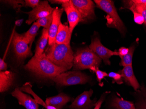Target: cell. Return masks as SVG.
I'll return each instance as SVG.
<instances>
[{
  "instance_id": "cell-4",
  "label": "cell",
  "mask_w": 146,
  "mask_h": 109,
  "mask_svg": "<svg viewBox=\"0 0 146 109\" xmlns=\"http://www.w3.org/2000/svg\"><path fill=\"white\" fill-rule=\"evenodd\" d=\"M94 2L99 9L107 14V27L117 29L121 34L124 33L125 27L117 13L113 1L111 0H95Z\"/></svg>"
},
{
  "instance_id": "cell-28",
  "label": "cell",
  "mask_w": 146,
  "mask_h": 109,
  "mask_svg": "<svg viewBox=\"0 0 146 109\" xmlns=\"http://www.w3.org/2000/svg\"><path fill=\"white\" fill-rule=\"evenodd\" d=\"M132 12L134 15V21L135 23L139 24L144 23V18L141 14L135 11H132Z\"/></svg>"
},
{
  "instance_id": "cell-23",
  "label": "cell",
  "mask_w": 146,
  "mask_h": 109,
  "mask_svg": "<svg viewBox=\"0 0 146 109\" xmlns=\"http://www.w3.org/2000/svg\"><path fill=\"white\" fill-rule=\"evenodd\" d=\"M53 19L52 13L48 16L41 18L36 21L37 23L40 26L43 27V28L49 29L51 25Z\"/></svg>"
},
{
  "instance_id": "cell-27",
  "label": "cell",
  "mask_w": 146,
  "mask_h": 109,
  "mask_svg": "<svg viewBox=\"0 0 146 109\" xmlns=\"http://www.w3.org/2000/svg\"><path fill=\"white\" fill-rule=\"evenodd\" d=\"M108 77L112 78L115 81V82H116L118 84H121L123 83L122 80L123 77L119 73L110 72L108 74Z\"/></svg>"
},
{
  "instance_id": "cell-9",
  "label": "cell",
  "mask_w": 146,
  "mask_h": 109,
  "mask_svg": "<svg viewBox=\"0 0 146 109\" xmlns=\"http://www.w3.org/2000/svg\"><path fill=\"white\" fill-rule=\"evenodd\" d=\"M89 48L94 52L97 55L103 60L106 65H110L111 63L110 58L113 55H118V51H112L104 46L98 37H96L92 40Z\"/></svg>"
},
{
  "instance_id": "cell-22",
  "label": "cell",
  "mask_w": 146,
  "mask_h": 109,
  "mask_svg": "<svg viewBox=\"0 0 146 109\" xmlns=\"http://www.w3.org/2000/svg\"><path fill=\"white\" fill-rule=\"evenodd\" d=\"M135 49V47L134 46H131L129 48V52L127 55L120 57L121 59L120 65L124 67L132 65L133 56Z\"/></svg>"
},
{
  "instance_id": "cell-33",
  "label": "cell",
  "mask_w": 146,
  "mask_h": 109,
  "mask_svg": "<svg viewBox=\"0 0 146 109\" xmlns=\"http://www.w3.org/2000/svg\"><path fill=\"white\" fill-rule=\"evenodd\" d=\"M7 64L4 61V59H0V71H4L7 69Z\"/></svg>"
},
{
  "instance_id": "cell-21",
  "label": "cell",
  "mask_w": 146,
  "mask_h": 109,
  "mask_svg": "<svg viewBox=\"0 0 146 109\" xmlns=\"http://www.w3.org/2000/svg\"><path fill=\"white\" fill-rule=\"evenodd\" d=\"M111 106L115 109H136L133 103L117 97L112 100Z\"/></svg>"
},
{
  "instance_id": "cell-8",
  "label": "cell",
  "mask_w": 146,
  "mask_h": 109,
  "mask_svg": "<svg viewBox=\"0 0 146 109\" xmlns=\"http://www.w3.org/2000/svg\"><path fill=\"white\" fill-rule=\"evenodd\" d=\"M54 9L49 5L48 1H41L36 8L33 9L31 11L25 12L29 15L28 18L25 22L30 25L39 19L51 14Z\"/></svg>"
},
{
  "instance_id": "cell-3",
  "label": "cell",
  "mask_w": 146,
  "mask_h": 109,
  "mask_svg": "<svg viewBox=\"0 0 146 109\" xmlns=\"http://www.w3.org/2000/svg\"><path fill=\"white\" fill-rule=\"evenodd\" d=\"M74 55L73 68L74 70L98 68L102 62V59L88 47L78 49Z\"/></svg>"
},
{
  "instance_id": "cell-35",
  "label": "cell",
  "mask_w": 146,
  "mask_h": 109,
  "mask_svg": "<svg viewBox=\"0 0 146 109\" xmlns=\"http://www.w3.org/2000/svg\"><path fill=\"white\" fill-rule=\"evenodd\" d=\"M137 109H146V101H143L139 104Z\"/></svg>"
},
{
  "instance_id": "cell-5",
  "label": "cell",
  "mask_w": 146,
  "mask_h": 109,
  "mask_svg": "<svg viewBox=\"0 0 146 109\" xmlns=\"http://www.w3.org/2000/svg\"><path fill=\"white\" fill-rule=\"evenodd\" d=\"M51 79L57 85L68 86L85 84L90 77L80 71H74L62 73Z\"/></svg>"
},
{
  "instance_id": "cell-10",
  "label": "cell",
  "mask_w": 146,
  "mask_h": 109,
  "mask_svg": "<svg viewBox=\"0 0 146 109\" xmlns=\"http://www.w3.org/2000/svg\"><path fill=\"white\" fill-rule=\"evenodd\" d=\"M62 7L67 14L70 31L72 34L73 30L78 24L82 22V16L72 4L71 0H67L62 4Z\"/></svg>"
},
{
  "instance_id": "cell-11",
  "label": "cell",
  "mask_w": 146,
  "mask_h": 109,
  "mask_svg": "<svg viewBox=\"0 0 146 109\" xmlns=\"http://www.w3.org/2000/svg\"><path fill=\"white\" fill-rule=\"evenodd\" d=\"M93 91L90 89L79 95L69 108L71 109H88L96 105L95 101L90 99Z\"/></svg>"
},
{
  "instance_id": "cell-36",
  "label": "cell",
  "mask_w": 146,
  "mask_h": 109,
  "mask_svg": "<svg viewBox=\"0 0 146 109\" xmlns=\"http://www.w3.org/2000/svg\"><path fill=\"white\" fill-rule=\"evenodd\" d=\"M23 19L19 20L16 21V22H15V24H16V25H17V26H20V25H21V24H22V23H23Z\"/></svg>"
},
{
  "instance_id": "cell-13",
  "label": "cell",
  "mask_w": 146,
  "mask_h": 109,
  "mask_svg": "<svg viewBox=\"0 0 146 109\" xmlns=\"http://www.w3.org/2000/svg\"><path fill=\"white\" fill-rule=\"evenodd\" d=\"M11 95L18 100L20 105H23L26 109H38L39 105L35 99L23 93L19 88H15L11 92Z\"/></svg>"
},
{
  "instance_id": "cell-18",
  "label": "cell",
  "mask_w": 146,
  "mask_h": 109,
  "mask_svg": "<svg viewBox=\"0 0 146 109\" xmlns=\"http://www.w3.org/2000/svg\"><path fill=\"white\" fill-rule=\"evenodd\" d=\"M49 29L43 28L40 38L37 43L34 56L39 57L43 54L46 46L49 43Z\"/></svg>"
},
{
  "instance_id": "cell-24",
  "label": "cell",
  "mask_w": 146,
  "mask_h": 109,
  "mask_svg": "<svg viewBox=\"0 0 146 109\" xmlns=\"http://www.w3.org/2000/svg\"><path fill=\"white\" fill-rule=\"evenodd\" d=\"M129 9L131 11H135L142 15L144 18V23L146 25V8L140 6L128 3Z\"/></svg>"
},
{
  "instance_id": "cell-29",
  "label": "cell",
  "mask_w": 146,
  "mask_h": 109,
  "mask_svg": "<svg viewBox=\"0 0 146 109\" xmlns=\"http://www.w3.org/2000/svg\"><path fill=\"white\" fill-rule=\"evenodd\" d=\"M25 7H31L33 9L36 8V7L40 2L39 0H25Z\"/></svg>"
},
{
  "instance_id": "cell-14",
  "label": "cell",
  "mask_w": 146,
  "mask_h": 109,
  "mask_svg": "<svg viewBox=\"0 0 146 109\" xmlns=\"http://www.w3.org/2000/svg\"><path fill=\"white\" fill-rule=\"evenodd\" d=\"M119 73L125 82L132 86L135 91H137L140 88V84L134 75L132 65L125 66Z\"/></svg>"
},
{
  "instance_id": "cell-26",
  "label": "cell",
  "mask_w": 146,
  "mask_h": 109,
  "mask_svg": "<svg viewBox=\"0 0 146 109\" xmlns=\"http://www.w3.org/2000/svg\"><path fill=\"white\" fill-rule=\"evenodd\" d=\"M91 70L95 72L96 75L97 79L100 83L105 77H108V74L106 72L99 70L98 68H93Z\"/></svg>"
},
{
  "instance_id": "cell-34",
  "label": "cell",
  "mask_w": 146,
  "mask_h": 109,
  "mask_svg": "<svg viewBox=\"0 0 146 109\" xmlns=\"http://www.w3.org/2000/svg\"><path fill=\"white\" fill-rule=\"evenodd\" d=\"M66 1L67 0H52V1H49L52 4H60L62 5L63 3L66 2Z\"/></svg>"
},
{
  "instance_id": "cell-17",
  "label": "cell",
  "mask_w": 146,
  "mask_h": 109,
  "mask_svg": "<svg viewBox=\"0 0 146 109\" xmlns=\"http://www.w3.org/2000/svg\"><path fill=\"white\" fill-rule=\"evenodd\" d=\"M71 98L66 94L61 93L57 96L49 97L46 99V104L50 106L61 109L64 105L70 101Z\"/></svg>"
},
{
  "instance_id": "cell-30",
  "label": "cell",
  "mask_w": 146,
  "mask_h": 109,
  "mask_svg": "<svg viewBox=\"0 0 146 109\" xmlns=\"http://www.w3.org/2000/svg\"><path fill=\"white\" fill-rule=\"evenodd\" d=\"M128 2L129 4L146 8V0H132L129 1Z\"/></svg>"
},
{
  "instance_id": "cell-7",
  "label": "cell",
  "mask_w": 146,
  "mask_h": 109,
  "mask_svg": "<svg viewBox=\"0 0 146 109\" xmlns=\"http://www.w3.org/2000/svg\"><path fill=\"white\" fill-rule=\"evenodd\" d=\"M72 4L82 16V22H86L96 17L95 5L91 0H71Z\"/></svg>"
},
{
  "instance_id": "cell-20",
  "label": "cell",
  "mask_w": 146,
  "mask_h": 109,
  "mask_svg": "<svg viewBox=\"0 0 146 109\" xmlns=\"http://www.w3.org/2000/svg\"><path fill=\"white\" fill-rule=\"evenodd\" d=\"M40 27V26L36 22H34L30 28L26 32L23 34V36L25 40L28 44H29L30 48H31L32 44L38 32Z\"/></svg>"
},
{
  "instance_id": "cell-2",
  "label": "cell",
  "mask_w": 146,
  "mask_h": 109,
  "mask_svg": "<svg viewBox=\"0 0 146 109\" xmlns=\"http://www.w3.org/2000/svg\"><path fill=\"white\" fill-rule=\"evenodd\" d=\"M46 55L52 63L68 71L73 67L74 54L70 45L58 44L50 46Z\"/></svg>"
},
{
  "instance_id": "cell-19",
  "label": "cell",
  "mask_w": 146,
  "mask_h": 109,
  "mask_svg": "<svg viewBox=\"0 0 146 109\" xmlns=\"http://www.w3.org/2000/svg\"><path fill=\"white\" fill-rule=\"evenodd\" d=\"M32 85L30 83H26L25 84L23 85V87L20 88V90L23 92L29 93L33 95L34 97V99L36 100V101L37 102L38 104H40L42 105L43 107H45L46 109H61L60 108H57V107H54V106H50L46 104V102L43 101L42 99H41L40 97H38L37 95L33 92L32 90Z\"/></svg>"
},
{
  "instance_id": "cell-16",
  "label": "cell",
  "mask_w": 146,
  "mask_h": 109,
  "mask_svg": "<svg viewBox=\"0 0 146 109\" xmlns=\"http://www.w3.org/2000/svg\"><path fill=\"white\" fill-rule=\"evenodd\" d=\"M14 79V75L9 71L0 72V92H4L12 86Z\"/></svg>"
},
{
  "instance_id": "cell-12",
  "label": "cell",
  "mask_w": 146,
  "mask_h": 109,
  "mask_svg": "<svg viewBox=\"0 0 146 109\" xmlns=\"http://www.w3.org/2000/svg\"><path fill=\"white\" fill-rule=\"evenodd\" d=\"M64 10L63 8L58 7L55 8L52 12V23L49 29V45L52 46L56 43V38L59 29V26L61 24V18Z\"/></svg>"
},
{
  "instance_id": "cell-31",
  "label": "cell",
  "mask_w": 146,
  "mask_h": 109,
  "mask_svg": "<svg viewBox=\"0 0 146 109\" xmlns=\"http://www.w3.org/2000/svg\"><path fill=\"white\" fill-rule=\"evenodd\" d=\"M129 52V49L127 48L122 47L119 49L118 51V55L121 57L127 55Z\"/></svg>"
},
{
  "instance_id": "cell-15",
  "label": "cell",
  "mask_w": 146,
  "mask_h": 109,
  "mask_svg": "<svg viewBox=\"0 0 146 109\" xmlns=\"http://www.w3.org/2000/svg\"><path fill=\"white\" fill-rule=\"evenodd\" d=\"M71 35L69 27L67 24L66 25L61 23L59 26L56 38V43L58 44L70 45Z\"/></svg>"
},
{
  "instance_id": "cell-1",
  "label": "cell",
  "mask_w": 146,
  "mask_h": 109,
  "mask_svg": "<svg viewBox=\"0 0 146 109\" xmlns=\"http://www.w3.org/2000/svg\"><path fill=\"white\" fill-rule=\"evenodd\" d=\"M24 68L38 77L50 79L67 71L52 63L45 53L39 57H32Z\"/></svg>"
},
{
  "instance_id": "cell-32",
  "label": "cell",
  "mask_w": 146,
  "mask_h": 109,
  "mask_svg": "<svg viewBox=\"0 0 146 109\" xmlns=\"http://www.w3.org/2000/svg\"><path fill=\"white\" fill-rule=\"evenodd\" d=\"M105 96H106V95H105V93H104V94L102 96L100 99H99V100L96 103L94 109H100V108L101 107L102 103H103V101H104V100H105Z\"/></svg>"
},
{
  "instance_id": "cell-6",
  "label": "cell",
  "mask_w": 146,
  "mask_h": 109,
  "mask_svg": "<svg viewBox=\"0 0 146 109\" xmlns=\"http://www.w3.org/2000/svg\"><path fill=\"white\" fill-rule=\"evenodd\" d=\"M12 45L15 53L18 60L21 61L27 57L31 56L33 55L31 48L25 42L23 34L15 32L12 40Z\"/></svg>"
},
{
  "instance_id": "cell-25",
  "label": "cell",
  "mask_w": 146,
  "mask_h": 109,
  "mask_svg": "<svg viewBox=\"0 0 146 109\" xmlns=\"http://www.w3.org/2000/svg\"><path fill=\"white\" fill-rule=\"evenodd\" d=\"M1 1L9 4L17 11H19L22 7H25V1H19V0L11 1H11Z\"/></svg>"
}]
</instances>
